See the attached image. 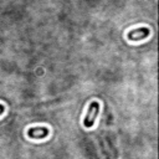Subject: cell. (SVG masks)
<instances>
[{
  "mask_svg": "<svg viewBox=\"0 0 159 159\" xmlns=\"http://www.w3.org/2000/svg\"><path fill=\"white\" fill-rule=\"evenodd\" d=\"M98 113H99V103H98L97 101L91 102L89 106H88L87 114H86V117H84V119H83V125H84L86 128L93 127L94 120H96Z\"/></svg>",
  "mask_w": 159,
  "mask_h": 159,
  "instance_id": "cell-1",
  "label": "cell"
},
{
  "mask_svg": "<svg viewBox=\"0 0 159 159\" xmlns=\"http://www.w3.org/2000/svg\"><path fill=\"white\" fill-rule=\"evenodd\" d=\"M148 36H149V29L148 27H138V29H133L128 32V39L130 41L144 40Z\"/></svg>",
  "mask_w": 159,
  "mask_h": 159,
  "instance_id": "cell-2",
  "label": "cell"
},
{
  "mask_svg": "<svg viewBox=\"0 0 159 159\" xmlns=\"http://www.w3.org/2000/svg\"><path fill=\"white\" fill-rule=\"evenodd\" d=\"M27 135L35 139H43L48 135V129L45 127H32L27 130Z\"/></svg>",
  "mask_w": 159,
  "mask_h": 159,
  "instance_id": "cell-3",
  "label": "cell"
},
{
  "mask_svg": "<svg viewBox=\"0 0 159 159\" xmlns=\"http://www.w3.org/2000/svg\"><path fill=\"white\" fill-rule=\"evenodd\" d=\"M4 111H5V107H4L2 104H0V114H2V113H4Z\"/></svg>",
  "mask_w": 159,
  "mask_h": 159,
  "instance_id": "cell-4",
  "label": "cell"
}]
</instances>
